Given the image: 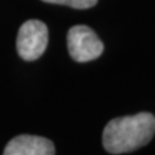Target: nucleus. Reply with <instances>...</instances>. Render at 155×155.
Here are the masks:
<instances>
[{
	"instance_id": "2",
	"label": "nucleus",
	"mask_w": 155,
	"mask_h": 155,
	"mask_svg": "<svg viewBox=\"0 0 155 155\" xmlns=\"http://www.w3.org/2000/svg\"><path fill=\"white\" fill-rule=\"evenodd\" d=\"M67 48L72 60L88 62L98 58L104 52V43L91 27L78 25L67 32Z\"/></svg>"
},
{
	"instance_id": "4",
	"label": "nucleus",
	"mask_w": 155,
	"mask_h": 155,
	"mask_svg": "<svg viewBox=\"0 0 155 155\" xmlns=\"http://www.w3.org/2000/svg\"><path fill=\"white\" fill-rule=\"evenodd\" d=\"M3 155H54V145L44 137L22 134L8 142Z\"/></svg>"
},
{
	"instance_id": "5",
	"label": "nucleus",
	"mask_w": 155,
	"mask_h": 155,
	"mask_svg": "<svg viewBox=\"0 0 155 155\" xmlns=\"http://www.w3.org/2000/svg\"><path fill=\"white\" fill-rule=\"evenodd\" d=\"M51 4H60V5H67L75 9H88L94 7L98 0H43Z\"/></svg>"
},
{
	"instance_id": "1",
	"label": "nucleus",
	"mask_w": 155,
	"mask_h": 155,
	"mask_svg": "<svg viewBox=\"0 0 155 155\" xmlns=\"http://www.w3.org/2000/svg\"><path fill=\"white\" fill-rule=\"evenodd\" d=\"M155 133V116L140 113L115 118L104 129L102 142L106 151L123 154L133 151L151 141Z\"/></svg>"
},
{
	"instance_id": "3",
	"label": "nucleus",
	"mask_w": 155,
	"mask_h": 155,
	"mask_svg": "<svg viewBox=\"0 0 155 155\" xmlns=\"http://www.w3.org/2000/svg\"><path fill=\"white\" fill-rule=\"evenodd\" d=\"M48 45V28L38 19L26 21L19 27L17 36V51L26 61L38 60Z\"/></svg>"
}]
</instances>
